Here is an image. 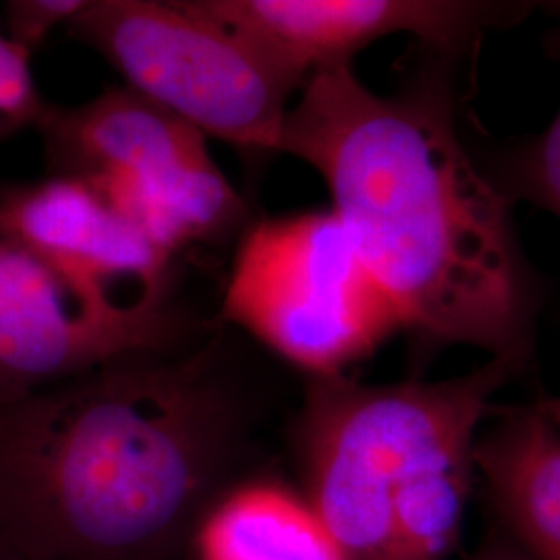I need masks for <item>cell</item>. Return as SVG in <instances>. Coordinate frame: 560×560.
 Wrapping results in <instances>:
<instances>
[{"label":"cell","instance_id":"cell-15","mask_svg":"<svg viewBox=\"0 0 560 560\" xmlns=\"http://www.w3.org/2000/svg\"><path fill=\"white\" fill-rule=\"evenodd\" d=\"M465 560H525L520 552L515 550V546L504 538L501 529L490 523V527L486 529V534L481 536L478 546L474 548V552Z\"/></svg>","mask_w":560,"mask_h":560},{"label":"cell","instance_id":"cell-9","mask_svg":"<svg viewBox=\"0 0 560 560\" xmlns=\"http://www.w3.org/2000/svg\"><path fill=\"white\" fill-rule=\"evenodd\" d=\"M0 221L102 298L140 314H168L173 256L80 180L50 175L4 187Z\"/></svg>","mask_w":560,"mask_h":560},{"label":"cell","instance_id":"cell-3","mask_svg":"<svg viewBox=\"0 0 560 560\" xmlns=\"http://www.w3.org/2000/svg\"><path fill=\"white\" fill-rule=\"evenodd\" d=\"M517 370L490 358L446 381H307L291 428L301 494L342 559L390 560L400 499L436 467L474 455L492 397Z\"/></svg>","mask_w":560,"mask_h":560},{"label":"cell","instance_id":"cell-5","mask_svg":"<svg viewBox=\"0 0 560 560\" xmlns=\"http://www.w3.org/2000/svg\"><path fill=\"white\" fill-rule=\"evenodd\" d=\"M36 125L52 175L101 194L171 256L243 221L206 136L127 85L71 108L44 106Z\"/></svg>","mask_w":560,"mask_h":560},{"label":"cell","instance_id":"cell-8","mask_svg":"<svg viewBox=\"0 0 560 560\" xmlns=\"http://www.w3.org/2000/svg\"><path fill=\"white\" fill-rule=\"evenodd\" d=\"M189 4L300 81L351 65L374 42L409 34L442 52L492 23V7L451 0H189Z\"/></svg>","mask_w":560,"mask_h":560},{"label":"cell","instance_id":"cell-12","mask_svg":"<svg viewBox=\"0 0 560 560\" xmlns=\"http://www.w3.org/2000/svg\"><path fill=\"white\" fill-rule=\"evenodd\" d=\"M44 104L30 69V52L0 34V140L38 122Z\"/></svg>","mask_w":560,"mask_h":560},{"label":"cell","instance_id":"cell-11","mask_svg":"<svg viewBox=\"0 0 560 560\" xmlns=\"http://www.w3.org/2000/svg\"><path fill=\"white\" fill-rule=\"evenodd\" d=\"M189 540L196 560H345L305 497L272 478L229 483Z\"/></svg>","mask_w":560,"mask_h":560},{"label":"cell","instance_id":"cell-17","mask_svg":"<svg viewBox=\"0 0 560 560\" xmlns=\"http://www.w3.org/2000/svg\"><path fill=\"white\" fill-rule=\"evenodd\" d=\"M0 560H20V559H15V557H13V555H11V552H9V550H7V548H2V546H0Z\"/></svg>","mask_w":560,"mask_h":560},{"label":"cell","instance_id":"cell-2","mask_svg":"<svg viewBox=\"0 0 560 560\" xmlns=\"http://www.w3.org/2000/svg\"><path fill=\"white\" fill-rule=\"evenodd\" d=\"M277 152L320 175L405 330L525 363L534 298L509 201L465 152L441 94L382 96L351 65L318 69Z\"/></svg>","mask_w":560,"mask_h":560},{"label":"cell","instance_id":"cell-1","mask_svg":"<svg viewBox=\"0 0 560 560\" xmlns=\"http://www.w3.org/2000/svg\"><path fill=\"white\" fill-rule=\"evenodd\" d=\"M249 407L217 345L138 353L0 402V546L171 560L229 486Z\"/></svg>","mask_w":560,"mask_h":560},{"label":"cell","instance_id":"cell-6","mask_svg":"<svg viewBox=\"0 0 560 560\" xmlns=\"http://www.w3.org/2000/svg\"><path fill=\"white\" fill-rule=\"evenodd\" d=\"M127 88L241 150L277 152L301 83L200 15L189 0H88L67 23Z\"/></svg>","mask_w":560,"mask_h":560},{"label":"cell","instance_id":"cell-13","mask_svg":"<svg viewBox=\"0 0 560 560\" xmlns=\"http://www.w3.org/2000/svg\"><path fill=\"white\" fill-rule=\"evenodd\" d=\"M88 0H11L4 4L9 40L32 55L48 34L73 20Z\"/></svg>","mask_w":560,"mask_h":560},{"label":"cell","instance_id":"cell-7","mask_svg":"<svg viewBox=\"0 0 560 560\" xmlns=\"http://www.w3.org/2000/svg\"><path fill=\"white\" fill-rule=\"evenodd\" d=\"M102 298L0 221V402L108 361L164 351L177 326Z\"/></svg>","mask_w":560,"mask_h":560},{"label":"cell","instance_id":"cell-4","mask_svg":"<svg viewBox=\"0 0 560 560\" xmlns=\"http://www.w3.org/2000/svg\"><path fill=\"white\" fill-rule=\"evenodd\" d=\"M222 318L310 378L345 376L402 328L332 210L254 224L241 240Z\"/></svg>","mask_w":560,"mask_h":560},{"label":"cell","instance_id":"cell-16","mask_svg":"<svg viewBox=\"0 0 560 560\" xmlns=\"http://www.w3.org/2000/svg\"><path fill=\"white\" fill-rule=\"evenodd\" d=\"M536 409L540 411L546 421L557 430L560 434V395H550V397H541L536 402Z\"/></svg>","mask_w":560,"mask_h":560},{"label":"cell","instance_id":"cell-14","mask_svg":"<svg viewBox=\"0 0 560 560\" xmlns=\"http://www.w3.org/2000/svg\"><path fill=\"white\" fill-rule=\"evenodd\" d=\"M523 196L536 201L544 210L552 212L560 221V171L517 179Z\"/></svg>","mask_w":560,"mask_h":560},{"label":"cell","instance_id":"cell-10","mask_svg":"<svg viewBox=\"0 0 560 560\" xmlns=\"http://www.w3.org/2000/svg\"><path fill=\"white\" fill-rule=\"evenodd\" d=\"M474 465L492 523L521 557L560 560V434L536 405L504 409L481 425Z\"/></svg>","mask_w":560,"mask_h":560}]
</instances>
